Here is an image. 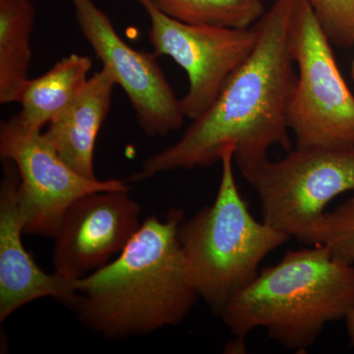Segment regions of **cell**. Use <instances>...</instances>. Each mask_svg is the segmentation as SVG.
I'll return each instance as SVG.
<instances>
[{
  "instance_id": "6da1fadb",
  "label": "cell",
  "mask_w": 354,
  "mask_h": 354,
  "mask_svg": "<svg viewBox=\"0 0 354 354\" xmlns=\"http://www.w3.org/2000/svg\"><path fill=\"white\" fill-rule=\"evenodd\" d=\"M297 0H274L257 22L259 39L248 57L228 77L211 108L181 138L147 158L130 181L174 169H194L221 162L232 147L239 171L248 180L269 160L268 151L290 152L286 111L297 85L290 28Z\"/></svg>"
},
{
  "instance_id": "7a4b0ae2",
  "label": "cell",
  "mask_w": 354,
  "mask_h": 354,
  "mask_svg": "<svg viewBox=\"0 0 354 354\" xmlns=\"http://www.w3.org/2000/svg\"><path fill=\"white\" fill-rule=\"evenodd\" d=\"M183 212L149 216L113 262L76 281L84 325L108 339L179 325L199 295L186 271L178 230Z\"/></svg>"
},
{
  "instance_id": "3957f363",
  "label": "cell",
  "mask_w": 354,
  "mask_h": 354,
  "mask_svg": "<svg viewBox=\"0 0 354 354\" xmlns=\"http://www.w3.org/2000/svg\"><path fill=\"white\" fill-rule=\"evenodd\" d=\"M354 306V265L335 259L323 246L290 250L239 291L221 313L234 337L264 328L268 337L299 353L328 323L344 320Z\"/></svg>"
},
{
  "instance_id": "277c9868",
  "label": "cell",
  "mask_w": 354,
  "mask_h": 354,
  "mask_svg": "<svg viewBox=\"0 0 354 354\" xmlns=\"http://www.w3.org/2000/svg\"><path fill=\"white\" fill-rule=\"evenodd\" d=\"M234 149L221 156L215 201L178 230L191 286L221 315L227 302L257 278L260 263L290 235L256 221L242 198L234 172Z\"/></svg>"
},
{
  "instance_id": "5b68a950",
  "label": "cell",
  "mask_w": 354,
  "mask_h": 354,
  "mask_svg": "<svg viewBox=\"0 0 354 354\" xmlns=\"http://www.w3.org/2000/svg\"><path fill=\"white\" fill-rule=\"evenodd\" d=\"M290 44L299 73L286 122L297 139V148L354 147V97L308 0H297Z\"/></svg>"
},
{
  "instance_id": "8992f818",
  "label": "cell",
  "mask_w": 354,
  "mask_h": 354,
  "mask_svg": "<svg viewBox=\"0 0 354 354\" xmlns=\"http://www.w3.org/2000/svg\"><path fill=\"white\" fill-rule=\"evenodd\" d=\"M247 181L259 197L263 221L298 241L334 198L354 191V147L295 148Z\"/></svg>"
},
{
  "instance_id": "52a82bcc",
  "label": "cell",
  "mask_w": 354,
  "mask_h": 354,
  "mask_svg": "<svg viewBox=\"0 0 354 354\" xmlns=\"http://www.w3.org/2000/svg\"><path fill=\"white\" fill-rule=\"evenodd\" d=\"M0 158L17 167L18 197L28 234L55 237L65 212L79 198L130 189L118 179L81 176L62 160L43 130L28 127L17 115L0 123Z\"/></svg>"
},
{
  "instance_id": "ba28073f",
  "label": "cell",
  "mask_w": 354,
  "mask_h": 354,
  "mask_svg": "<svg viewBox=\"0 0 354 354\" xmlns=\"http://www.w3.org/2000/svg\"><path fill=\"white\" fill-rule=\"evenodd\" d=\"M136 1L150 19L149 39L155 55L172 58L187 74L189 88L181 106L186 118L197 120L252 53L259 39L257 23L247 29L185 24L160 12L148 0Z\"/></svg>"
},
{
  "instance_id": "9c48e42d",
  "label": "cell",
  "mask_w": 354,
  "mask_h": 354,
  "mask_svg": "<svg viewBox=\"0 0 354 354\" xmlns=\"http://www.w3.org/2000/svg\"><path fill=\"white\" fill-rule=\"evenodd\" d=\"M84 38L102 67L127 94L137 122L149 136L167 137L183 125L181 101L160 68L157 55L121 39L108 14L94 0H70Z\"/></svg>"
},
{
  "instance_id": "30bf717a",
  "label": "cell",
  "mask_w": 354,
  "mask_h": 354,
  "mask_svg": "<svg viewBox=\"0 0 354 354\" xmlns=\"http://www.w3.org/2000/svg\"><path fill=\"white\" fill-rule=\"evenodd\" d=\"M129 190L91 193L67 209L53 237L57 274L78 281L124 250L142 225L141 207Z\"/></svg>"
},
{
  "instance_id": "8fae6325",
  "label": "cell",
  "mask_w": 354,
  "mask_h": 354,
  "mask_svg": "<svg viewBox=\"0 0 354 354\" xmlns=\"http://www.w3.org/2000/svg\"><path fill=\"white\" fill-rule=\"evenodd\" d=\"M3 164L0 184V322L14 312L39 298L53 297L77 308L80 295L76 281L46 272L26 250L22 241L24 218L21 209L17 167L8 160Z\"/></svg>"
},
{
  "instance_id": "7c38bea8",
  "label": "cell",
  "mask_w": 354,
  "mask_h": 354,
  "mask_svg": "<svg viewBox=\"0 0 354 354\" xmlns=\"http://www.w3.org/2000/svg\"><path fill=\"white\" fill-rule=\"evenodd\" d=\"M115 80L102 67L44 131L62 160L74 171L95 179L94 152L100 130L111 109Z\"/></svg>"
},
{
  "instance_id": "4fadbf2b",
  "label": "cell",
  "mask_w": 354,
  "mask_h": 354,
  "mask_svg": "<svg viewBox=\"0 0 354 354\" xmlns=\"http://www.w3.org/2000/svg\"><path fill=\"white\" fill-rule=\"evenodd\" d=\"M93 60L87 55L64 57L26 86L16 114L28 127L43 130L75 99L88 79Z\"/></svg>"
},
{
  "instance_id": "5bb4252c",
  "label": "cell",
  "mask_w": 354,
  "mask_h": 354,
  "mask_svg": "<svg viewBox=\"0 0 354 354\" xmlns=\"http://www.w3.org/2000/svg\"><path fill=\"white\" fill-rule=\"evenodd\" d=\"M36 7L32 0H0V104L19 102L29 77Z\"/></svg>"
},
{
  "instance_id": "9a60e30c",
  "label": "cell",
  "mask_w": 354,
  "mask_h": 354,
  "mask_svg": "<svg viewBox=\"0 0 354 354\" xmlns=\"http://www.w3.org/2000/svg\"><path fill=\"white\" fill-rule=\"evenodd\" d=\"M157 10L185 24L247 29L264 15L262 0H148Z\"/></svg>"
},
{
  "instance_id": "2e32d148",
  "label": "cell",
  "mask_w": 354,
  "mask_h": 354,
  "mask_svg": "<svg viewBox=\"0 0 354 354\" xmlns=\"http://www.w3.org/2000/svg\"><path fill=\"white\" fill-rule=\"evenodd\" d=\"M298 241L325 247L335 259L354 265V197L325 212Z\"/></svg>"
},
{
  "instance_id": "e0dca14e",
  "label": "cell",
  "mask_w": 354,
  "mask_h": 354,
  "mask_svg": "<svg viewBox=\"0 0 354 354\" xmlns=\"http://www.w3.org/2000/svg\"><path fill=\"white\" fill-rule=\"evenodd\" d=\"M330 44H354V0H308Z\"/></svg>"
},
{
  "instance_id": "ac0fdd59",
  "label": "cell",
  "mask_w": 354,
  "mask_h": 354,
  "mask_svg": "<svg viewBox=\"0 0 354 354\" xmlns=\"http://www.w3.org/2000/svg\"><path fill=\"white\" fill-rule=\"evenodd\" d=\"M223 353L230 354H241L247 353L245 337H235L234 341L227 342L225 344Z\"/></svg>"
},
{
  "instance_id": "d6986e66",
  "label": "cell",
  "mask_w": 354,
  "mask_h": 354,
  "mask_svg": "<svg viewBox=\"0 0 354 354\" xmlns=\"http://www.w3.org/2000/svg\"><path fill=\"white\" fill-rule=\"evenodd\" d=\"M344 322H346L349 344H351V346H354V306L349 310L348 313L344 317Z\"/></svg>"
},
{
  "instance_id": "ffe728a7",
  "label": "cell",
  "mask_w": 354,
  "mask_h": 354,
  "mask_svg": "<svg viewBox=\"0 0 354 354\" xmlns=\"http://www.w3.org/2000/svg\"><path fill=\"white\" fill-rule=\"evenodd\" d=\"M353 78L354 80V62H353Z\"/></svg>"
}]
</instances>
